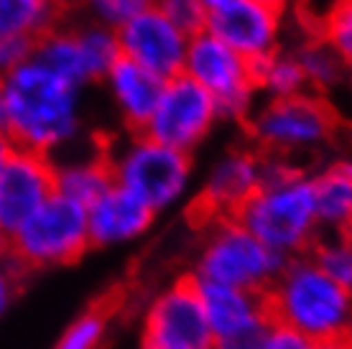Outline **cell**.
<instances>
[{"mask_svg":"<svg viewBox=\"0 0 352 349\" xmlns=\"http://www.w3.org/2000/svg\"><path fill=\"white\" fill-rule=\"evenodd\" d=\"M3 131L21 150L56 158L82 138V92L38 59L0 77Z\"/></svg>","mask_w":352,"mask_h":349,"instance_id":"1","label":"cell"},{"mask_svg":"<svg viewBox=\"0 0 352 349\" xmlns=\"http://www.w3.org/2000/svg\"><path fill=\"white\" fill-rule=\"evenodd\" d=\"M235 217L248 232L286 260L307 255L322 237L314 174L291 158L263 153L261 189Z\"/></svg>","mask_w":352,"mask_h":349,"instance_id":"2","label":"cell"},{"mask_svg":"<svg viewBox=\"0 0 352 349\" xmlns=\"http://www.w3.org/2000/svg\"><path fill=\"white\" fill-rule=\"evenodd\" d=\"M265 301L271 322L289 326L314 344L352 339V293L329 278L309 253L289 258Z\"/></svg>","mask_w":352,"mask_h":349,"instance_id":"3","label":"cell"},{"mask_svg":"<svg viewBox=\"0 0 352 349\" xmlns=\"http://www.w3.org/2000/svg\"><path fill=\"white\" fill-rule=\"evenodd\" d=\"M113 183L141 199L151 212L179 207L194 192V156L168 148L146 133H125L102 146Z\"/></svg>","mask_w":352,"mask_h":349,"instance_id":"4","label":"cell"},{"mask_svg":"<svg viewBox=\"0 0 352 349\" xmlns=\"http://www.w3.org/2000/svg\"><path fill=\"white\" fill-rule=\"evenodd\" d=\"M286 262L283 255L273 253L253 232H248L238 217H217L204 222V235L189 273L197 280L265 296Z\"/></svg>","mask_w":352,"mask_h":349,"instance_id":"5","label":"cell"},{"mask_svg":"<svg viewBox=\"0 0 352 349\" xmlns=\"http://www.w3.org/2000/svg\"><path fill=\"white\" fill-rule=\"evenodd\" d=\"M248 143L265 156H296L327 148L337 135L340 120L327 97L304 92L286 100H263L245 120Z\"/></svg>","mask_w":352,"mask_h":349,"instance_id":"6","label":"cell"},{"mask_svg":"<svg viewBox=\"0 0 352 349\" xmlns=\"http://www.w3.org/2000/svg\"><path fill=\"white\" fill-rule=\"evenodd\" d=\"M10 240V258L26 273L72 265L92 250L87 207L54 192L52 199L41 204Z\"/></svg>","mask_w":352,"mask_h":349,"instance_id":"7","label":"cell"},{"mask_svg":"<svg viewBox=\"0 0 352 349\" xmlns=\"http://www.w3.org/2000/svg\"><path fill=\"white\" fill-rule=\"evenodd\" d=\"M182 74L194 79L214 97L220 120L245 125V120L258 107L261 95L253 77V64L232 52L228 44H222L207 28L189 36Z\"/></svg>","mask_w":352,"mask_h":349,"instance_id":"8","label":"cell"},{"mask_svg":"<svg viewBox=\"0 0 352 349\" xmlns=\"http://www.w3.org/2000/svg\"><path fill=\"white\" fill-rule=\"evenodd\" d=\"M34 59L69 79L72 85L87 89L89 85H100L120 59L118 34L89 18L80 23L64 21L36 41Z\"/></svg>","mask_w":352,"mask_h":349,"instance_id":"9","label":"cell"},{"mask_svg":"<svg viewBox=\"0 0 352 349\" xmlns=\"http://www.w3.org/2000/svg\"><path fill=\"white\" fill-rule=\"evenodd\" d=\"M214 334L204 316L197 280L176 275L151 298L141 322V349H212Z\"/></svg>","mask_w":352,"mask_h":349,"instance_id":"10","label":"cell"},{"mask_svg":"<svg viewBox=\"0 0 352 349\" xmlns=\"http://www.w3.org/2000/svg\"><path fill=\"white\" fill-rule=\"evenodd\" d=\"M217 122L222 120L214 97L186 74H176L166 79L159 105L143 133L168 148L194 156V150L214 133Z\"/></svg>","mask_w":352,"mask_h":349,"instance_id":"11","label":"cell"},{"mask_svg":"<svg viewBox=\"0 0 352 349\" xmlns=\"http://www.w3.org/2000/svg\"><path fill=\"white\" fill-rule=\"evenodd\" d=\"M261 179L263 153L250 143L230 146L204 171L194 196V212H199L202 222L235 217L245 207V201L261 189Z\"/></svg>","mask_w":352,"mask_h":349,"instance_id":"12","label":"cell"},{"mask_svg":"<svg viewBox=\"0 0 352 349\" xmlns=\"http://www.w3.org/2000/svg\"><path fill=\"white\" fill-rule=\"evenodd\" d=\"M204 28L250 64L283 49V10L268 8L258 0H230L207 13Z\"/></svg>","mask_w":352,"mask_h":349,"instance_id":"13","label":"cell"},{"mask_svg":"<svg viewBox=\"0 0 352 349\" xmlns=\"http://www.w3.org/2000/svg\"><path fill=\"white\" fill-rule=\"evenodd\" d=\"M115 34H118V46L123 59L135 61L138 67L148 69L164 82L184 71L189 36L179 31L156 8L135 16Z\"/></svg>","mask_w":352,"mask_h":349,"instance_id":"14","label":"cell"},{"mask_svg":"<svg viewBox=\"0 0 352 349\" xmlns=\"http://www.w3.org/2000/svg\"><path fill=\"white\" fill-rule=\"evenodd\" d=\"M54 192V158L16 148L0 171V229L13 237Z\"/></svg>","mask_w":352,"mask_h":349,"instance_id":"15","label":"cell"},{"mask_svg":"<svg viewBox=\"0 0 352 349\" xmlns=\"http://www.w3.org/2000/svg\"><path fill=\"white\" fill-rule=\"evenodd\" d=\"M156 212L135 199L120 186H110L97 201L87 207V227L92 247H120L148 235Z\"/></svg>","mask_w":352,"mask_h":349,"instance_id":"16","label":"cell"},{"mask_svg":"<svg viewBox=\"0 0 352 349\" xmlns=\"http://www.w3.org/2000/svg\"><path fill=\"white\" fill-rule=\"evenodd\" d=\"M100 85L105 87L125 133H143L156 105H159L166 82L156 74H151L148 69L138 67L135 61L120 56Z\"/></svg>","mask_w":352,"mask_h":349,"instance_id":"17","label":"cell"},{"mask_svg":"<svg viewBox=\"0 0 352 349\" xmlns=\"http://www.w3.org/2000/svg\"><path fill=\"white\" fill-rule=\"evenodd\" d=\"M197 291H199L204 316L210 322L214 339L235 337V334L271 324V311H268V301L263 293L207 283V280H197Z\"/></svg>","mask_w":352,"mask_h":349,"instance_id":"18","label":"cell"},{"mask_svg":"<svg viewBox=\"0 0 352 349\" xmlns=\"http://www.w3.org/2000/svg\"><path fill=\"white\" fill-rule=\"evenodd\" d=\"M113 186V174L107 166L102 148L89 156H74L67 161H54V189L67 199L89 207Z\"/></svg>","mask_w":352,"mask_h":349,"instance_id":"19","label":"cell"},{"mask_svg":"<svg viewBox=\"0 0 352 349\" xmlns=\"http://www.w3.org/2000/svg\"><path fill=\"white\" fill-rule=\"evenodd\" d=\"M67 21L62 0H0V36H26L38 41Z\"/></svg>","mask_w":352,"mask_h":349,"instance_id":"20","label":"cell"},{"mask_svg":"<svg viewBox=\"0 0 352 349\" xmlns=\"http://www.w3.org/2000/svg\"><path fill=\"white\" fill-rule=\"evenodd\" d=\"M322 235H352V183L335 166L314 174Z\"/></svg>","mask_w":352,"mask_h":349,"instance_id":"21","label":"cell"},{"mask_svg":"<svg viewBox=\"0 0 352 349\" xmlns=\"http://www.w3.org/2000/svg\"><path fill=\"white\" fill-rule=\"evenodd\" d=\"M291 52H294L301 71H304V77H307L309 92L324 97L329 89L342 85V74H344L342 56L327 44L317 31H311L307 38H301L299 44L291 46Z\"/></svg>","mask_w":352,"mask_h":349,"instance_id":"22","label":"cell"},{"mask_svg":"<svg viewBox=\"0 0 352 349\" xmlns=\"http://www.w3.org/2000/svg\"><path fill=\"white\" fill-rule=\"evenodd\" d=\"M253 77H256L258 95L263 100H286L309 92L307 77L301 71L299 61L291 49H278L268 59L253 64Z\"/></svg>","mask_w":352,"mask_h":349,"instance_id":"23","label":"cell"},{"mask_svg":"<svg viewBox=\"0 0 352 349\" xmlns=\"http://www.w3.org/2000/svg\"><path fill=\"white\" fill-rule=\"evenodd\" d=\"M110 319H113V306L107 301L92 304L64 326L52 349H100L110 332Z\"/></svg>","mask_w":352,"mask_h":349,"instance_id":"24","label":"cell"},{"mask_svg":"<svg viewBox=\"0 0 352 349\" xmlns=\"http://www.w3.org/2000/svg\"><path fill=\"white\" fill-rule=\"evenodd\" d=\"M309 255L329 278L352 293V235H322Z\"/></svg>","mask_w":352,"mask_h":349,"instance_id":"25","label":"cell"},{"mask_svg":"<svg viewBox=\"0 0 352 349\" xmlns=\"http://www.w3.org/2000/svg\"><path fill=\"white\" fill-rule=\"evenodd\" d=\"M342 61H352V0H335L314 28Z\"/></svg>","mask_w":352,"mask_h":349,"instance_id":"26","label":"cell"},{"mask_svg":"<svg viewBox=\"0 0 352 349\" xmlns=\"http://www.w3.org/2000/svg\"><path fill=\"white\" fill-rule=\"evenodd\" d=\"M156 5V0H85L80 8L87 13L89 21L118 31L128 21L141 16Z\"/></svg>","mask_w":352,"mask_h":349,"instance_id":"27","label":"cell"},{"mask_svg":"<svg viewBox=\"0 0 352 349\" xmlns=\"http://www.w3.org/2000/svg\"><path fill=\"white\" fill-rule=\"evenodd\" d=\"M153 8L186 36L199 34L207 26V10L199 5V0H156Z\"/></svg>","mask_w":352,"mask_h":349,"instance_id":"28","label":"cell"},{"mask_svg":"<svg viewBox=\"0 0 352 349\" xmlns=\"http://www.w3.org/2000/svg\"><path fill=\"white\" fill-rule=\"evenodd\" d=\"M36 41L26 36H0V77L34 59Z\"/></svg>","mask_w":352,"mask_h":349,"instance_id":"29","label":"cell"},{"mask_svg":"<svg viewBox=\"0 0 352 349\" xmlns=\"http://www.w3.org/2000/svg\"><path fill=\"white\" fill-rule=\"evenodd\" d=\"M26 275L28 273L13 258L0 260V319L8 314L10 308H13V304L18 301L21 289L26 283Z\"/></svg>","mask_w":352,"mask_h":349,"instance_id":"30","label":"cell"},{"mask_svg":"<svg viewBox=\"0 0 352 349\" xmlns=\"http://www.w3.org/2000/svg\"><path fill=\"white\" fill-rule=\"evenodd\" d=\"M317 344L309 341L307 337H301L299 332H294L283 324L273 322L268 326V334H265V344L263 349H314Z\"/></svg>","mask_w":352,"mask_h":349,"instance_id":"31","label":"cell"},{"mask_svg":"<svg viewBox=\"0 0 352 349\" xmlns=\"http://www.w3.org/2000/svg\"><path fill=\"white\" fill-rule=\"evenodd\" d=\"M271 324H265V326H258V329H250V332L235 334V337L214 339V347H212V349H263L265 334H268V326H271Z\"/></svg>","mask_w":352,"mask_h":349,"instance_id":"32","label":"cell"},{"mask_svg":"<svg viewBox=\"0 0 352 349\" xmlns=\"http://www.w3.org/2000/svg\"><path fill=\"white\" fill-rule=\"evenodd\" d=\"M13 150H16L13 140L6 135V131H0V171H3V166L8 164V158L13 156Z\"/></svg>","mask_w":352,"mask_h":349,"instance_id":"33","label":"cell"},{"mask_svg":"<svg viewBox=\"0 0 352 349\" xmlns=\"http://www.w3.org/2000/svg\"><path fill=\"white\" fill-rule=\"evenodd\" d=\"M329 166H335L340 174L347 179V181L352 183V153H347V156H340V158H335Z\"/></svg>","mask_w":352,"mask_h":349,"instance_id":"34","label":"cell"},{"mask_svg":"<svg viewBox=\"0 0 352 349\" xmlns=\"http://www.w3.org/2000/svg\"><path fill=\"white\" fill-rule=\"evenodd\" d=\"M10 250H13V240L6 229H0V260H8Z\"/></svg>","mask_w":352,"mask_h":349,"instance_id":"35","label":"cell"},{"mask_svg":"<svg viewBox=\"0 0 352 349\" xmlns=\"http://www.w3.org/2000/svg\"><path fill=\"white\" fill-rule=\"evenodd\" d=\"M314 349H352V339H332V341H322Z\"/></svg>","mask_w":352,"mask_h":349,"instance_id":"36","label":"cell"},{"mask_svg":"<svg viewBox=\"0 0 352 349\" xmlns=\"http://www.w3.org/2000/svg\"><path fill=\"white\" fill-rule=\"evenodd\" d=\"M225 3H230V0H199V5H202L207 13H212V10H217V8H222Z\"/></svg>","mask_w":352,"mask_h":349,"instance_id":"37","label":"cell"},{"mask_svg":"<svg viewBox=\"0 0 352 349\" xmlns=\"http://www.w3.org/2000/svg\"><path fill=\"white\" fill-rule=\"evenodd\" d=\"M258 3H263V5H268V8H276V10H286L291 0H258Z\"/></svg>","mask_w":352,"mask_h":349,"instance_id":"38","label":"cell"},{"mask_svg":"<svg viewBox=\"0 0 352 349\" xmlns=\"http://www.w3.org/2000/svg\"><path fill=\"white\" fill-rule=\"evenodd\" d=\"M342 85H344V87H347V89H352V61H344Z\"/></svg>","mask_w":352,"mask_h":349,"instance_id":"39","label":"cell"},{"mask_svg":"<svg viewBox=\"0 0 352 349\" xmlns=\"http://www.w3.org/2000/svg\"><path fill=\"white\" fill-rule=\"evenodd\" d=\"M62 3H64V8L69 10V8H80L85 0H62Z\"/></svg>","mask_w":352,"mask_h":349,"instance_id":"40","label":"cell"},{"mask_svg":"<svg viewBox=\"0 0 352 349\" xmlns=\"http://www.w3.org/2000/svg\"><path fill=\"white\" fill-rule=\"evenodd\" d=\"M0 131H3V87H0Z\"/></svg>","mask_w":352,"mask_h":349,"instance_id":"41","label":"cell"}]
</instances>
